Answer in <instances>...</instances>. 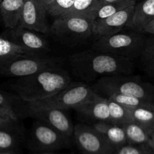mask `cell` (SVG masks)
I'll return each instance as SVG.
<instances>
[{
    "mask_svg": "<svg viewBox=\"0 0 154 154\" xmlns=\"http://www.w3.org/2000/svg\"><path fill=\"white\" fill-rule=\"evenodd\" d=\"M69 62L72 74L85 84H93L103 77L131 75L134 72L132 60L93 49L72 54Z\"/></svg>",
    "mask_w": 154,
    "mask_h": 154,
    "instance_id": "6da1fadb",
    "label": "cell"
},
{
    "mask_svg": "<svg viewBox=\"0 0 154 154\" xmlns=\"http://www.w3.org/2000/svg\"><path fill=\"white\" fill-rule=\"evenodd\" d=\"M72 82V77L62 66L45 68L30 75L13 78L7 87L23 102H33L50 97Z\"/></svg>",
    "mask_w": 154,
    "mask_h": 154,
    "instance_id": "7a4b0ae2",
    "label": "cell"
},
{
    "mask_svg": "<svg viewBox=\"0 0 154 154\" xmlns=\"http://www.w3.org/2000/svg\"><path fill=\"white\" fill-rule=\"evenodd\" d=\"M90 87L98 95L105 98L113 94H120L154 102V86L131 75L103 77Z\"/></svg>",
    "mask_w": 154,
    "mask_h": 154,
    "instance_id": "3957f363",
    "label": "cell"
},
{
    "mask_svg": "<svg viewBox=\"0 0 154 154\" xmlns=\"http://www.w3.org/2000/svg\"><path fill=\"white\" fill-rule=\"evenodd\" d=\"M115 34L101 36L93 42L92 49L102 51L129 60L140 57L145 45L144 32L129 29Z\"/></svg>",
    "mask_w": 154,
    "mask_h": 154,
    "instance_id": "277c9868",
    "label": "cell"
},
{
    "mask_svg": "<svg viewBox=\"0 0 154 154\" xmlns=\"http://www.w3.org/2000/svg\"><path fill=\"white\" fill-rule=\"evenodd\" d=\"M50 33L63 45L82 44L94 36V22L86 15L64 14L54 19Z\"/></svg>",
    "mask_w": 154,
    "mask_h": 154,
    "instance_id": "5b68a950",
    "label": "cell"
},
{
    "mask_svg": "<svg viewBox=\"0 0 154 154\" xmlns=\"http://www.w3.org/2000/svg\"><path fill=\"white\" fill-rule=\"evenodd\" d=\"M63 59L46 54H23L0 60V78H18L45 68L62 66Z\"/></svg>",
    "mask_w": 154,
    "mask_h": 154,
    "instance_id": "8992f818",
    "label": "cell"
},
{
    "mask_svg": "<svg viewBox=\"0 0 154 154\" xmlns=\"http://www.w3.org/2000/svg\"><path fill=\"white\" fill-rule=\"evenodd\" d=\"M96 95L97 93L87 84L72 81L66 88L50 97L37 102H26V107L32 108H56L64 111L75 110Z\"/></svg>",
    "mask_w": 154,
    "mask_h": 154,
    "instance_id": "52a82bcc",
    "label": "cell"
},
{
    "mask_svg": "<svg viewBox=\"0 0 154 154\" xmlns=\"http://www.w3.org/2000/svg\"><path fill=\"white\" fill-rule=\"evenodd\" d=\"M72 140L43 122L35 120L30 129L27 146L31 151H57L70 147Z\"/></svg>",
    "mask_w": 154,
    "mask_h": 154,
    "instance_id": "ba28073f",
    "label": "cell"
},
{
    "mask_svg": "<svg viewBox=\"0 0 154 154\" xmlns=\"http://www.w3.org/2000/svg\"><path fill=\"white\" fill-rule=\"evenodd\" d=\"M72 140L80 154H114L115 149L92 124L75 125Z\"/></svg>",
    "mask_w": 154,
    "mask_h": 154,
    "instance_id": "9c48e42d",
    "label": "cell"
},
{
    "mask_svg": "<svg viewBox=\"0 0 154 154\" xmlns=\"http://www.w3.org/2000/svg\"><path fill=\"white\" fill-rule=\"evenodd\" d=\"M42 33L34 30L17 26L5 29L2 35L33 54H46L51 51L48 41Z\"/></svg>",
    "mask_w": 154,
    "mask_h": 154,
    "instance_id": "30bf717a",
    "label": "cell"
},
{
    "mask_svg": "<svg viewBox=\"0 0 154 154\" xmlns=\"http://www.w3.org/2000/svg\"><path fill=\"white\" fill-rule=\"evenodd\" d=\"M26 117L40 120L72 139L75 124L66 111L56 108H32L26 107Z\"/></svg>",
    "mask_w": 154,
    "mask_h": 154,
    "instance_id": "8fae6325",
    "label": "cell"
},
{
    "mask_svg": "<svg viewBox=\"0 0 154 154\" xmlns=\"http://www.w3.org/2000/svg\"><path fill=\"white\" fill-rule=\"evenodd\" d=\"M47 8L35 0H25L18 26L29 29L42 34H49L47 22Z\"/></svg>",
    "mask_w": 154,
    "mask_h": 154,
    "instance_id": "7c38bea8",
    "label": "cell"
},
{
    "mask_svg": "<svg viewBox=\"0 0 154 154\" xmlns=\"http://www.w3.org/2000/svg\"><path fill=\"white\" fill-rule=\"evenodd\" d=\"M135 5L129 6L111 16L94 22V36L109 35L115 34L129 27L134 14Z\"/></svg>",
    "mask_w": 154,
    "mask_h": 154,
    "instance_id": "4fadbf2b",
    "label": "cell"
},
{
    "mask_svg": "<svg viewBox=\"0 0 154 154\" xmlns=\"http://www.w3.org/2000/svg\"><path fill=\"white\" fill-rule=\"evenodd\" d=\"M75 110L78 114L90 120L92 123L110 121L108 99L98 94Z\"/></svg>",
    "mask_w": 154,
    "mask_h": 154,
    "instance_id": "5bb4252c",
    "label": "cell"
},
{
    "mask_svg": "<svg viewBox=\"0 0 154 154\" xmlns=\"http://www.w3.org/2000/svg\"><path fill=\"white\" fill-rule=\"evenodd\" d=\"M154 20V0H142L135 5L134 14L128 29L142 32Z\"/></svg>",
    "mask_w": 154,
    "mask_h": 154,
    "instance_id": "9a60e30c",
    "label": "cell"
},
{
    "mask_svg": "<svg viewBox=\"0 0 154 154\" xmlns=\"http://www.w3.org/2000/svg\"><path fill=\"white\" fill-rule=\"evenodd\" d=\"M25 0H2L0 2V16L5 29L19 26Z\"/></svg>",
    "mask_w": 154,
    "mask_h": 154,
    "instance_id": "2e32d148",
    "label": "cell"
},
{
    "mask_svg": "<svg viewBox=\"0 0 154 154\" xmlns=\"http://www.w3.org/2000/svg\"><path fill=\"white\" fill-rule=\"evenodd\" d=\"M91 124L114 149L127 144L126 134L122 126L113 124L109 122H97Z\"/></svg>",
    "mask_w": 154,
    "mask_h": 154,
    "instance_id": "e0dca14e",
    "label": "cell"
},
{
    "mask_svg": "<svg viewBox=\"0 0 154 154\" xmlns=\"http://www.w3.org/2000/svg\"><path fill=\"white\" fill-rule=\"evenodd\" d=\"M24 140V129L20 124L0 129V150H20Z\"/></svg>",
    "mask_w": 154,
    "mask_h": 154,
    "instance_id": "ac0fdd59",
    "label": "cell"
},
{
    "mask_svg": "<svg viewBox=\"0 0 154 154\" xmlns=\"http://www.w3.org/2000/svg\"><path fill=\"white\" fill-rule=\"evenodd\" d=\"M136 2L137 1L135 0H123L102 4L93 11L90 17L92 18L93 22L102 20L120 11V10H123L129 6L135 5Z\"/></svg>",
    "mask_w": 154,
    "mask_h": 154,
    "instance_id": "d6986e66",
    "label": "cell"
},
{
    "mask_svg": "<svg viewBox=\"0 0 154 154\" xmlns=\"http://www.w3.org/2000/svg\"><path fill=\"white\" fill-rule=\"evenodd\" d=\"M0 107L14 112L19 119L26 117V102L12 92L0 90Z\"/></svg>",
    "mask_w": 154,
    "mask_h": 154,
    "instance_id": "ffe728a7",
    "label": "cell"
},
{
    "mask_svg": "<svg viewBox=\"0 0 154 154\" xmlns=\"http://www.w3.org/2000/svg\"><path fill=\"white\" fill-rule=\"evenodd\" d=\"M126 134L127 144L134 145H149L151 135L143 127L132 121L122 125Z\"/></svg>",
    "mask_w": 154,
    "mask_h": 154,
    "instance_id": "44dd1931",
    "label": "cell"
},
{
    "mask_svg": "<svg viewBox=\"0 0 154 154\" xmlns=\"http://www.w3.org/2000/svg\"><path fill=\"white\" fill-rule=\"evenodd\" d=\"M132 121L144 128L150 135L154 132V110L147 108H129Z\"/></svg>",
    "mask_w": 154,
    "mask_h": 154,
    "instance_id": "7402d4cb",
    "label": "cell"
},
{
    "mask_svg": "<svg viewBox=\"0 0 154 154\" xmlns=\"http://www.w3.org/2000/svg\"><path fill=\"white\" fill-rule=\"evenodd\" d=\"M108 109L110 117L109 123L122 126L125 123L132 121L129 108L123 105L108 99Z\"/></svg>",
    "mask_w": 154,
    "mask_h": 154,
    "instance_id": "603a6c76",
    "label": "cell"
},
{
    "mask_svg": "<svg viewBox=\"0 0 154 154\" xmlns=\"http://www.w3.org/2000/svg\"><path fill=\"white\" fill-rule=\"evenodd\" d=\"M107 99L114 101L120 105H123L127 108H147L154 110V102L140 99L132 96L126 95L113 94L108 96Z\"/></svg>",
    "mask_w": 154,
    "mask_h": 154,
    "instance_id": "cb8c5ba5",
    "label": "cell"
},
{
    "mask_svg": "<svg viewBox=\"0 0 154 154\" xmlns=\"http://www.w3.org/2000/svg\"><path fill=\"white\" fill-rule=\"evenodd\" d=\"M23 54H33L0 35V60Z\"/></svg>",
    "mask_w": 154,
    "mask_h": 154,
    "instance_id": "d4e9b609",
    "label": "cell"
},
{
    "mask_svg": "<svg viewBox=\"0 0 154 154\" xmlns=\"http://www.w3.org/2000/svg\"><path fill=\"white\" fill-rule=\"evenodd\" d=\"M99 0H75L73 5L66 14H80L91 16L98 6Z\"/></svg>",
    "mask_w": 154,
    "mask_h": 154,
    "instance_id": "484cf974",
    "label": "cell"
},
{
    "mask_svg": "<svg viewBox=\"0 0 154 154\" xmlns=\"http://www.w3.org/2000/svg\"><path fill=\"white\" fill-rule=\"evenodd\" d=\"M75 0H54L47 8V12L54 19L69 12Z\"/></svg>",
    "mask_w": 154,
    "mask_h": 154,
    "instance_id": "4316f807",
    "label": "cell"
},
{
    "mask_svg": "<svg viewBox=\"0 0 154 154\" xmlns=\"http://www.w3.org/2000/svg\"><path fill=\"white\" fill-rule=\"evenodd\" d=\"M140 57L144 68L149 72L154 74V38L146 39L144 48Z\"/></svg>",
    "mask_w": 154,
    "mask_h": 154,
    "instance_id": "83f0119b",
    "label": "cell"
},
{
    "mask_svg": "<svg viewBox=\"0 0 154 154\" xmlns=\"http://www.w3.org/2000/svg\"><path fill=\"white\" fill-rule=\"evenodd\" d=\"M114 154H152V149L149 145L126 144L116 148Z\"/></svg>",
    "mask_w": 154,
    "mask_h": 154,
    "instance_id": "f1b7e54d",
    "label": "cell"
},
{
    "mask_svg": "<svg viewBox=\"0 0 154 154\" xmlns=\"http://www.w3.org/2000/svg\"><path fill=\"white\" fill-rule=\"evenodd\" d=\"M20 124L19 120L12 118L8 115L0 114V129L1 128L11 127V126H17Z\"/></svg>",
    "mask_w": 154,
    "mask_h": 154,
    "instance_id": "f546056e",
    "label": "cell"
},
{
    "mask_svg": "<svg viewBox=\"0 0 154 154\" xmlns=\"http://www.w3.org/2000/svg\"><path fill=\"white\" fill-rule=\"evenodd\" d=\"M0 114H3V115H8L10 116V117H11L12 118L16 119V120H20L19 117H17V115L14 112L7 109V108H2V107H0Z\"/></svg>",
    "mask_w": 154,
    "mask_h": 154,
    "instance_id": "4dcf8cb0",
    "label": "cell"
},
{
    "mask_svg": "<svg viewBox=\"0 0 154 154\" xmlns=\"http://www.w3.org/2000/svg\"><path fill=\"white\" fill-rule=\"evenodd\" d=\"M143 32L148 33V34L154 35V20H153L150 23H148L144 27V30H143Z\"/></svg>",
    "mask_w": 154,
    "mask_h": 154,
    "instance_id": "1f68e13d",
    "label": "cell"
},
{
    "mask_svg": "<svg viewBox=\"0 0 154 154\" xmlns=\"http://www.w3.org/2000/svg\"><path fill=\"white\" fill-rule=\"evenodd\" d=\"M37 2H38L39 4H41L42 5H43L44 7H45L46 8H48V7L49 6V5L54 0H35Z\"/></svg>",
    "mask_w": 154,
    "mask_h": 154,
    "instance_id": "d6a6232c",
    "label": "cell"
},
{
    "mask_svg": "<svg viewBox=\"0 0 154 154\" xmlns=\"http://www.w3.org/2000/svg\"><path fill=\"white\" fill-rule=\"evenodd\" d=\"M0 154H22L20 150H0Z\"/></svg>",
    "mask_w": 154,
    "mask_h": 154,
    "instance_id": "836d02e7",
    "label": "cell"
},
{
    "mask_svg": "<svg viewBox=\"0 0 154 154\" xmlns=\"http://www.w3.org/2000/svg\"><path fill=\"white\" fill-rule=\"evenodd\" d=\"M31 154H60L57 151H31Z\"/></svg>",
    "mask_w": 154,
    "mask_h": 154,
    "instance_id": "e575fe53",
    "label": "cell"
},
{
    "mask_svg": "<svg viewBox=\"0 0 154 154\" xmlns=\"http://www.w3.org/2000/svg\"><path fill=\"white\" fill-rule=\"evenodd\" d=\"M118 1H123V0H99V1H98V6L102 4H105V3L114 2H118ZM135 1H137V0H135Z\"/></svg>",
    "mask_w": 154,
    "mask_h": 154,
    "instance_id": "d590c367",
    "label": "cell"
},
{
    "mask_svg": "<svg viewBox=\"0 0 154 154\" xmlns=\"http://www.w3.org/2000/svg\"><path fill=\"white\" fill-rule=\"evenodd\" d=\"M149 146H150L151 149H154V132L152 133L151 136H150V141Z\"/></svg>",
    "mask_w": 154,
    "mask_h": 154,
    "instance_id": "8d00e7d4",
    "label": "cell"
},
{
    "mask_svg": "<svg viewBox=\"0 0 154 154\" xmlns=\"http://www.w3.org/2000/svg\"><path fill=\"white\" fill-rule=\"evenodd\" d=\"M152 154H154V149H152Z\"/></svg>",
    "mask_w": 154,
    "mask_h": 154,
    "instance_id": "74e56055",
    "label": "cell"
},
{
    "mask_svg": "<svg viewBox=\"0 0 154 154\" xmlns=\"http://www.w3.org/2000/svg\"><path fill=\"white\" fill-rule=\"evenodd\" d=\"M70 154H76V153H70Z\"/></svg>",
    "mask_w": 154,
    "mask_h": 154,
    "instance_id": "f35d334b",
    "label": "cell"
},
{
    "mask_svg": "<svg viewBox=\"0 0 154 154\" xmlns=\"http://www.w3.org/2000/svg\"><path fill=\"white\" fill-rule=\"evenodd\" d=\"M2 0H0V2H2Z\"/></svg>",
    "mask_w": 154,
    "mask_h": 154,
    "instance_id": "ab89813d",
    "label": "cell"
},
{
    "mask_svg": "<svg viewBox=\"0 0 154 154\" xmlns=\"http://www.w3.org/2000/svg\"><path fill=\"white\" fill-rule=\"evenodd\" d=\"M0 20H1V16H0Z\"/></svg>",
    "mask_w": 154,
    "mask_h": 154,
    "instance_id": "60d3db41",
    "label": "cell"
}]
</instances>
